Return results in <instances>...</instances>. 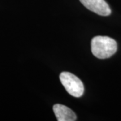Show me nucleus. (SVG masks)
<instances>
[{
    "mask_svg": "<svg viewBox=\"0 0 121 121\" xmlns=\"http://www.w3.org/2000/svg\"><path fill=\"white\" fill-rule=\"evenodd\" d=\"M92 54L100 59H107L117 52V42L108 36H98L93 38L91 42Z\"/></svg>",
    "mask_w": 121,
    "mask_h": 121,
    "instance_id": "f257e3e1",
    "label": "nucleus"
},
{
    "mask_svg": "<svg viewBox=\"0 0 121 121\" xmlns=\"http://www.w3.org/2000/svg\"><path fill=\"white\" fill-rule=\"evenodd\" d=\"M60 81L65 90L75 98L81 97L84 92V86L82 82L73 74L69 72H62L60 74Z\"/></svg>",
    "mask_w": 121,
    "mask_h": 121,
    "instance_id": "f03ea898",
    "label": "nucleus"
},
{
    "mask_svg": "<svg viewBox=\"0 0 121 121\" xmlns=\"http://www.w3.org/2000/svg\"><path fill=\"white\" fill-rule=\"evenodd\" d=\"M86 8L102 16L111 13V9L104 0H79Z\"/></svg>",
    "mask_w": 121,
    "mask_h": 121,
    "instance_id": "7ed1b4c3",
    "label": "nucleus"
},
{
    "mask_svg": "<svg viewBox=\"0 0 121 121\" xmlns=\"http://www.w3.org/2000/svg\"><path fill=\"white\" fill-rule=\"evenodd\" d=\"M52 108L58 121H75L77 119L73 111L64 105L55 104Z\"/></svg>",
    "mask_w": 121,
    "mask_h": 121,
    "instance_id": "20e7f679",
    "label": "nucleus"
}]
</instances>
